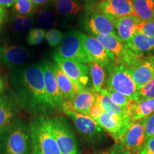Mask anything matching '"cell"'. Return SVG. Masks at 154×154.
Here are the masks:
<instances>
[{"instance_id":"obj_28","label":"cell","mask_w":154,"mask_h":154,"mask_svg":"<svg viewBox=\"0 0 154 154\" xmlns=\"http://www.w3.org/2000/svg\"><path fill=\"white\" fill-rule=\"evenodd\" d=\"M89 72L91 76L92 91L99 94L105 83L106 72L104 69L101 65L96 62L89 63Z\"/></svg>"},{"instance_id":"obj_10","label":"cell","mask_w":154,"mask_h":154,"mask_svg":"<svg viewBox=\"0 0 154 154\" xmlns=\"http://www.w3.org/2000/svg\"><path fill=\"white\" fill-rule=\"evenodd\" d=\"M21 110L19 99L13 90L6 88L0 93V130L19 119Z\"/></svg>"},{"instance_id":"obj_21","label":"cell","mask_w":154,"mask_h":154,"mask_svg":"<svg viewBox=\"0 0 154 154\" xmlns=\"http://www.w3.org/2000/svg\"><path fill=\"white\" fill-rule=\"evenodd\" d=\"M141 21L136 15H127L114 19V26L117 35L123 42L126 43L136 33V25Z\"/></svg>"},{"instance_id":"obj_15","label":"cell","mask_w":154,"mask_h":154,"mask_svg":"<svg viewBox=\"0 0 154 154\" xmlns=\"http://www.w3.org/2000/svg\"><path fill=\"white\" fill-rule=\"evenodd\" d=\"M29 58L30 51L27 48L0 44V61L10 70L26 65Z\"/></svg>"},{"instance_id":"obj_17","label":"cell","mask_w":154,"mask_h":154,"mask_svg":"<svg viewBox=\"0 0 154 154\" xmlns=\"http://www.w3.org/2000/svg\"><path fill=\"white\" fill-rule=\"evenodd\" d=\"M137 90L147 84L154 76V59L151 56L143 57L133 66L128 67Z\"/></svg>"},{"instance_id":"obj_23","label":"cell","mask_w":154,"mask_h":154,"mask_svg":"<svg viewBox=\"0 0 154 154\" xmlns=\"http://www.w3.org/2000/svg\"><path fill=\"white\" fill-rule=\"evenodd\" d=\"M54 11L61 17H72L82 11V5L76 0H51Z\"/></svg>"},{"instance_id":"obj_35","label":"cell","mask_w":154,"mask_h":154,"mask_svg":"<svg viewBox=\"0 0 154 154\" xmlns=\"http://www.w3.org/2000/svg\"><path fill=\"white\" fill-rule=\"evenodd\" d=\"M136 32L154 38V20L141 21L136 25Z\"/></svg>"},{"instance_id":"obj_22","label":"cell","mask_w":154,"mask_h":154,"mask_svg":"<svg viewBox=\"0 0 154 154\" xmlns=\"http://www.w3.org/2000/svg\"><path fill=\"white\" fill-rule=\"evenodd\" d=\"M126 44L131 51L139 56L154 51V38L138 32Z\"/></svg>"},{"instance_id":"obj_12","label":"cell","mask_w":154,"mask_h":154,"mask_svg":"<svg viewBox=\"0 0 154 154\" xmlns=\"http://www.w3.org/2000/svg\"><path fill=\"white\" fill-rule=\"evenodd\" d=\"M84 29L94 35H117L114 18L96 10L90 11L84 20Z\"/></svg>"},{"instance_id":"obj_34","label":"cell","mask_w":154,"mask_h":154,"mask_svg":"<svg viewBox=\"0 0 154 154\" xmlns=\"http://www.w3.org/2000/svg\"><path fill=\"white\" fill-rule=\"evenodd\" d=\"M154 97V76L147 84L138 90V99L140 100Z\"/></svg>"},{"instance_id":"obj_2","label":"cell","mask_w":154,"mask_h":154,"mask_svg":"<svg viewBox=\"0 0 154 154\" xmlns=\"http://www.w3.org/2000/svg\"><path fill=\"white\" fill-rule=\"evenodd\" d=\"M29 124L19 119L0 130V154H30Z\"/></svg>"},{"instance_id":"obj_7","label":"cell","mask_w":154,"mask_h":154,"mask_svg":"<svg viewBox=\"0 0 154 154\" xmlns=\"http://www.w3.org/2000/svg\"><path fill=\"white\" fill-rule=\"evenodd\" d=\"M103 47L115 56V64H124L130 67L143 56L136 54L128 49L126 44L118 35H94Z\"/></svg>"},{"instance_id":"obj_33","label":"cell","mask_w":154,"mask_h":154,"mask_svg":"<svg viewBox=\"0 0 154 154\" xmlns=\"http://www.w3.org/2000/svg\"><path fill=\"white\" fill-rule=\"evenodd\" d=\"M64 34L60 30L57 29H51L46 32L45 38L47 43L51 47H57L62 42Z\"/></svg>"},{"instance_id":"obj_13","label":"cell","mask_w":154,"mask_h":154,"mask_svg":"<svg viewBox=\"0 0 154 154\" xmlns=\"http://www.w3.org/2000/svg\"><path fill=\"white\" fill-rule=\"evenodd\" d=\"M65 114L72 119L77 131L86 139H96L102 133L103 128L89 116L74 111H66Z\"/></svg>"},{"instance_id":"obj_6","label":"cell","mask_w":154,"mask_h":154,"mask_svg":"<svg viewBox=\"0 0 154 154\" xmlns=\"http://www.w3.org/2000/svg\"><path fill=\"white\" fill-rule=\"evenodd\" d=\"M54 53L64 59L83 64L93 62L91 57L82 44L80 32L76 29L69 30L64 34L62 42Z\"/></svg>"},{"instance_id":"obj_39","label":"cell","mask_w":154,"mask_h":154,"mask_svg":"<svg viewBox=\"0 0 154 154\" xmlns=\"http://www.w3.org/2000/svg\"><path fill=\"white\" fill-rule=\"evenodd\" d=\"M138 154H154V136L146 140L143 147Z\"/></svg>"},{"instance_id":"obj_1","label":"cell","mask_w":154,"mask_h":154,"mask_svg":"<svg viewBox=\"0 0 154 154\" xmlns=\"http://www.w3.org/2000/svg\"><path fill=\"white\" fill-rule=\"evenodd\" d=\"M9 84L21 108L32 116L52 114L56 111L46 91L42 63L11 69Z\"/></svg>"},{"instance_id":"obj_40","label":"cell","mask_w":154,"mask_h":154,"mask_svg":"<svg viewBox=\"0 0 154 154\" xmlns=\"http://www.w3.org/2000/svg\"><path fill=\"white\" fill-rule=\"evenodd\" d=\"M7 19V11L5 8L0 7V31L2 29L4 24Z\"/></svg>"},{"instance_id":"obj_4","label":"cell","mask_w":154,"mask_h":154,"mask_svg":"<svg viewBox=\"0 0 154 154\" xmlns=\"http://www.w3.org/2000/svg\"><path fill=\"white\" fill-rule=\"evenodd\" d=\"M104 88L124 94L134 102L138 101L137 88L128 67L124 64H115L111 68Z\"/></svg>"},{"instance_id":"obj_31","label":"cell","mask_w":154,"mask_h":154,"mask_svg":"<svg viewBox=\"0 0 154 154\" xmlns=\"http://www.w3.org/2000/svg\"><path fill=\"white\" fill-rule=\"evenodd\" d=\"M108 95L111 98V101L115 103L116 105L125 108V109H128L131 110L132 105L135 103L132 100L128 99L124 94L119 93V92L113 91L111 89H106Z\"/></svg>"},{"instance_id":"obj_41","label":"cell","mask_w":154,"mask_h":154,"mask_svg":"<svg viewBox=\"0 0 154 154\" xmlns=\"http://www.w3.org/2000/svg\"><path fill=\"white\" fill-rule=\"evenodd\" d=\"M15 0H0V7L2 8H9L13 7Z\"/></svg>"},{"instance_id":"obj_24","label":"cell","mask_w":154,"mask_h":154,"mask_svg":"<svg viewBox=\"0 0 154 154\" xmlns=\"http://www.w3.org/2000/svg\"><path fill=\"white\" fill-rule=\"evenodd\" d=\"M95 103L101 106L104 112L107 113L121 116L131 115L129 109L119 106L111 101V98L108 95L107 90L106 88L103 87L99 94H96Z\"/></svg>"},{"instance_id":"obj_43","label":"cell","mask_w":154,"mask_h":154,"mask_svg":"<svg viewBox=\"0 0 154 154\" xmlns=\"http://www.w3.org/2000/svg\"><path fill=\"white\" fill-rule=\"evenodd\" d=\"M6 88H7V84H6L5 79L0 76V93L5 91Z\"/></svg>"},{"instance_id":"obj_14","label":"cell","mask_w":154,"mask_h":154,"mask_svg":"<svg viewBox=\"0 0 154 154\" xmlns=\"http://www.w3.org/2000/svg\"><path fill=\"white\" fill-rule=\"evenodd\" d=\"M146 142L144 131V119L134 121L117 143H121L130 151L131 154L137 153L143 147Z\"/></svg>"},{"instance_id":"obj_5","label":"cell","mask_w":154,"mask_h":154,"mask_svg":"<svg viewBox=\"0 0 154 154\" xmlns=\"http://www.w3.org/2000/svg\"><path fill=\"white\" fill-rule=\"evenodd\" d=\"M50 123L61 154H80L76 135L68 120L56 116L50 118Z\"/></svg>"},{"instance_id":"obj_45","label":"cell","mask_w":154,"mask_h":154,"mask_svg":"<svg viewBox=\"0 0 154 154\" xmlns=\"http://www.w3.org/2000/svg\"><path fill=\"white\" fill-rule=\"evenodd\" d=\"M152 57H153V59H154V55H152Z\"/></svg>"},{"instance_id":"obj_30","label":"cell","mask_w":154,"mask_h":154,"mask_svg":"<svg viewBox=\"0 0 154 154\" xmlns=\"http://www.w3.org/2000/svg\"><path fill=\"white\" fill-rule=\"evenodd\" d=\"M37 7L31 0H15L13 10L15 14L21 16H32Z\"/></svg>"},{"instance_id":"obj_9","label":"cell","mask_w":154,"mask_h":154,"mask_svg":"<svg viewBox=\"0 0 154 154\" xmlns=\"http://www.w3.org/2000/svg\"><path fill=\"white\" fill-rule=\"evenodd\" d=\"M80 38L94 62L110 71L115 65V56L103 47L94 36L80 32Z\"/></svg>"},{"instance_id":"obj_38","label":"cell","mask_w":154,"mask_h":154,"mask_svg":"<svg viewBox=\"0 0 154 154\" xmlns=\"http://www.w3.org/2000/svg\"><path fill=\"white\" fill-rule=\"evenodd\" d=\"M104 113V111L102 109L101 106L98 103H94L93 105H91V106L90 107L89 110H88V114L91 118H92L94 120L96 121Z\"/></svg>"},{"instance_id":"obj_25","label":"cell","mask_w":154,"mask_h":154,"mask_svg":"<svg viewBox=\"0 0 154 154\" xmlns=\"http://www.w3.org/2000/svg\"><path fill=\"white\" fill-rule=\"evenodd\" d=\"M130 111L133 121L146 118L154 113V97L135 102L131 108Z\"/></svg>"},{"instance_id":"obj_3","label":"cell","mask_w":154,"mask_h":154,"mask_svg":"<svg viewBox=\"0 0 154 154\" xmlns=\"http://www.w3.org/2000/svg\"><path fill=\"white\" fill-rule=\"evenodd\" d=\"M30 154H61L54 135L50 117L32 116L29 121Z\"/></svg>"},{"instance_id":"obj_20","label":"cell","mask_w":154,"mask_h":154,"mask_svg":"<svg viewBox=\"0 0 154 154\" xmlns=\"http://www.w3.org/2000/svg\"><path fill=\"white\" fill-rule=\"evenodd\" d=\"M51 66L54 73L58 86L60 89L64 101H72L81 89L61 70L57 63L51 61Z\"/></svg>"},{"instance_id":"obj_29","label":"cell","mask_w":154,"mask_h":154,"mask_svg":"<svg viewBox=\"0 0 154 154\" xmlns=\"http://www.w3.org/2000/svg\"><path fill=\"white\" fill-rule=\"evenodd\" d=\"M34 19L32 16H21L15 14L12 23V29L15 33L24 34L32 29Z\"/></svg>"},{"instance_id":"obj_26","label":"cell","mask_w":154,"mask_h":154,"mask_svg":"<svg viewBox=\"0 0 154 154\" xmlns=\"http://www.w3.org/2000/svg\"><path fill=\"white\" fill-rule=\"evenodd\" d=\"M133 7L142 21L154 20V0H131Z\"/></svg>"},{"instance_id":"obj_42","label":"cell","mask_w":154,"mask_h":154,"mask_svg":"<svg viewBox=\"0 0 154 154\" xmlns=\"http://www.w3.org/2000/svg\"><path fill=\"white\" fill-rule=\"evenodd\" d=\"M36 7H44L49 4L51 0H31Z\"/></svg>"},{"instance_id":"obj_16","label":"cell","mask_w":154,"mask_h":154,"mask_svg":"<svg viewBox=\"0 0 154 154\" xmlns=\"http://www.w3.org/2000/svg\"><path fill=\"white\" fill-rule=\"evenodd\" d=\"M95 8L96 11L114 19L136 15L131 0H100L96 2Z\"/></svg>"},{"instance_id":"obj_44","label":"cell","mask_w":154,"mask_h":154,"mask_svg":"<svg viewBox=\"0 0 154 154\" xmlns=\"http://www.w3.org/2000/svg\"><path fill=\"white\" fill-rule=\"evenodd\" d=\"M84 1L88 4H94V3L98 2H99L100 0H84Z\"/></svg>"},{"instance_id":"obj_37","label":"cell","mask_w":154,"mask_h":154,"mask_svg":"<svg viewBox=\"0 0 154 154\" xmlns=\"http://www.w3.org/2000/svg\"><path fill=\"white\" fill-rule=\"evenodd\" d=\"M96 154H131V153L122 144L116 143L109 149Z\"/></svg>"},{"instance_id":"obj_11","label":"cell","mask_w":154,"mask_h":154,"mask_svg":"<svg viewBox=\"0 0 154 154\" xmlns=\"http://www.w3.org/2000/svg\"><path fill=\"white\" fill-rule=\"evenodd\" d=\"M96 122L103 129L109 132L117 143L128 130L134 121L131 115L121 116L104 112L96 120Z\"/></svg>"},{"instance_id":"obj_36","label":"cell","mask_w":154,"mask_h":154,"mask_svg":"<svg viewBox=\"0 0 154 154\" xmlns=\"http://www.w3.org/2000/svg\"><path fill=\"white\" fill-rule=\"evenodd\" d=\"M144 131L146 140L154 136V113L144 118Z\"/></svg>"},{"instance_id":"obj_27","label":"cell","mask_w":154,"mask_h":154,"mask_svg":"<svg viewBox=\"0 0 154 154\" xmlns=\"http://www.w3.org/2000/svg\"><path fill=\"white\" fill-rule=\"evenodd\" d=\"M36 21L40 28L47 31L54 29L58 24L54 11L44 6L37 11Z\"/></svg>"},{"instance_id":"obj_18","label":"cell","mask_w":154,"mask_h":154,"mask_svg":"<svg viewBox=\"0 0 154 154\" xmlns=\"http://www.w3.org/2000/svg\"><path fill=\"white\" fill-rule=\"evenodd\" d=\"M42 63L46 91H47L50 101L52 103L56 110L62 111L64 99L58 86L54 73L51 66V61H44Z\"/></svg>"},{"instance_id":"obj_32","label":"cell","mask_w":154,"mask_h":154,"mask_svg":"<svg viewBox=\"0 0 154 154\" xmlns=\"http://www.w3.org/2000/svg\"><path fill=\"white\" fill-rule=\"evenodd\" d=\"M46 31L41 28L32 29L27 35L26 42L29 45L37 46L42 44L45 38Z\"/></svg>"},{"instance_id":"obj_8","label":"cell","mask_w":154,"mask_h":154,"mask_svg":"<svg viewBox=\"0 0 154 154\" xmlns=\"http://www.w3.org/2000/svg\"><path fill=\"white\" fill-rule=\"evenodd\" d=\"M54 60L62 72L82 89L89 82V67L87 65L69 60L54 53Z\"/></svg>"},{"instance_id":"obj_19","label":"cell","mask_w":154,"mask_h":154,"mask_svg":"<svg viewBox=\"0 0 154 154\" xmlns=\"http://www.w3.org/2000/svg\"><path fill=\"white\" fill-rule=\"evenodd\" d=\"M96 95V94L91 89L82 88L76 94L72 101L63 102L62 111L65 113L69 111H74L88 116L90 107L95 103Z\"/></svg>"}]
</instances>
